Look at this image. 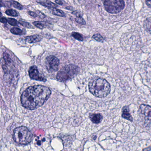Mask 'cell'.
<instances>
[{
	"label": "cell",
	"instance_id": "6da1fadb",
	"mask_svg": "<svg viewBox=\"0 0 151 151\" xmlns=\"http://www.w3.org/2000/svg\"><path fill=\"white\" fill-rule=\"evenodd\" d=\"M49 88L42 85H35L27 88L22 93V105L28 110H33L41 106L51 95Z\"/></svg>",
	"mask_w": 151,
	"mask_h": 151
},
{
	"label": "cell",
	"instance_id": "7a4b0ae2",
	"mask_svg": "<svg viewBox=\"0 0 151 151\" xmlns=\"http://www.w3.org/2000/svg\"><path fill=\"white\" fill-rule=\"evenodd\" d=\"M90 92L96 97L104 98L110 94L111 85L103 78H95L91 80L88 84Z\"/></svg>",
	"mask_w": 151,
	"mask_h": 151
},
{
	"label": "cell",
	"instance_id": "3957f363",
	"mask_svg": "<svg viewBox=\"0 0 151 151\" xmlns=\"http://www.w3.org/2000/svg\"><path fill=\"white\" fill-rule=\"evenodd\" d=\"M13 133V139L17 143L22 144H28L32 140V134L25 127H19L14 130Z\"/></svg>",
	"mask_w": 151,
	"mask_h": 151
},
{
	"label": "cell",
	"instance_id": "277c9868",
	"mask_svg": "<svg viewBox=\"0 0 151 151\" xmlns=\"http://www.w3.org/2000/svg\"><path fill=\"white\" fill-rule=\"evenodd\" d=\"M79 71V67L77 66L74 64L67 65L58 73L57 79L61 82H66L74 78Z\"/></svg>",
	"mask_w": 151,
	"mask_h": 151
},
{
	"label": "cell",
	"instance_id": "5b68a950",
	"mask_svg": "<svg viewBox=\"0 0 151 151\" xmlns=\"http://www.w3.org/2000/svg\"><path fill=\"white\" fill-rule=\"evenodd\" d=\"M104 4L106 10L111 14L119 13L125 6V2L122 0L105 1Z\"/></svg>",
	"mask_w": 151,
	"mask_h": 151
},
{
	"label": "cell",
	"instance_id": "8992f818",
	"mask_svg": "<svg viewBox=\"0 0 151 151\" xmlns=\"http://www.w3.org/2000/svg\"><path fill=\"white\" fill-rule=\"evenodd\" d=\"M139 115L142 120L145 127L151 129V106L146 104H142L139 107Z\"/></svg>",
	"mask_w": 151,
	"mask_h": 151
},
{
	"label": "cell",
	"instance_id": "52a82bcc",
	"mask_svg": "<svg viewBox=\"0 0 151 151\" xmlns=\"http://www.w3.org/2000/svg\"><path fill=\"white\" fill-rule=\"evenodd\" d=\"M59 64V59L55 56H49L46 58L45 64L47 70L49 72H57L58 70Z\"/></svg>",
	"mask_w": 151,
	"mask_h": 151
},
{
	"label": "cell",
	"instance_id": "ba28073f",
	"mask_svg": "<svg viewBox=\"0 0 151 151\" xmlns=\"http://www.w3.org/2000/svg\"><path fill=\"white\" fill-rule=\"evenodd\" d=\"M28 73L29 76L32 79L43 82L47 81V79L45 76L40 73L38 68L35 66H31L29 69Z\"/></svg>",
	"mask_w": 151,
	"mask_h": 151
},
{
	"label": "cell",
	"instance_id": "9c48e42d",
	"mask_svg": "<svg viewBox=\"0 0 151 151\" xmlns=\"http://www.w3.org/2000/svg\"><path fill=\"white\" fill-rule=\"evenodd\" d=\"M130 111H129V107L128 106H124L122 109V117L125 119L127 120L130 122H133V118L130 114Z\"/></svg>",
	"mask_w": 151,
	"mask_h": 151
},
{
	"label": "cell",
	"instance_id": "30bf717a",
	"mask_svg": "<svg viewBox=\"0 0 151 151\" xmlns=\"http://www.w3.org/2000/svg\"><path fill=\"white\" fill-rule=\"evenodd\" d=\"M90 119L93 123L95 124H99L103 120V116L100 113H93L90 114Z\"/></svg>",
	"mask_w": 151,
	"mask_h": 151
},
{
	"label": "cell",
	"instance_id": "8fae6325",
	"mask_svg": "<svg viewBox=\"0 0 151 151\" xmlns=\"http://www.w3.org/2000/svg\"><path fill=\"white\" fill-rule=\"evenodd\" d=\"M42 40L41 37L38 35L27 36L25 38V40L28 43H36L39 42Z\"/></svg>",
	"mask_w": 151,
	"mask_h": 151
},
{
	"label": "cell",
	"instance_id": "7c38bea8",
	"mask_svg": "<svg viewBox=\"0 0 151 151\" xmlns=\"http://www.w3.org/2000/svg\"><path fill=\"white\" fill-rule=\"evenodd\" d=\"M143 26L146 32L151 34V17L147 18L144 21Z\"/></svg>",
	"mask_w": 151,
	"mask_h": 151
},
{
	"label": "cell",
	"instance_id": "4fadbf2b",
	"mask_svg": "<svg viewBox=\"0 0 151 151\" xmlns=\"http://www.w3.org/2000/svg\"><path fill=\"white\" fill-rule=\"evenodd\" d=\"M38 3L45 6V7H47V8H54V9H56L57 7H58V5L56 4H54V3L48 1H38Z\"/></svg>",
	"mask_w": 151,
	"mask_h": 151
},
{
	"label": "cell",
	"instance_id": "5bb4252c",
	"mask_svg": "<svg viewBox=\"0 0 151 151\" xmlns=\"http://www.w3.org/2000/svg\"><path fill=\"white\" fill-rule=\"evenodd\" d=\"M52 13H53V15L59 16V17H65V13L63 11L59 9H54L53 10V11H52Z\"/></svg>",
	"mask_w": 151,
	"mask_h": 151
},
{
	"label": "cell",
	"instance_id": "9a60e30c",
	"mask_svg": "<svg viewBox=\"0 0 151 151\" xmlns=\"http://www.w3.org/2000/svg\"><path fill=\"white\" fill-rule=\"evenodd\" d=\"M5 13L9 16H12V17H17L19 16L18 12H17L16 10L13 9L7 10L5 12Z\"/></svg>",
	"mask_w": 151,
	"mask_h": 151
},
{
	"label": "cell",
	"instance_id": "2e32d148",
	"mask_svg": "<svg viewBox=\"0 0 151 151\" xmlns=\"http://www.w3.org/2000/svg\"><path fill=\"white\" fill-rule=\"evenodd\" d=\"M10 31L12 34L16 35H21L23 33V31L17 27H13L11 29Z\"/></svg>",
	"mask_w": 151,
	"mask_h": 151
},
{
	"label": "cell",
	"instance_id": "e0dca14e",
	"mask_svg": "<svg viewBox=\"0 0 151 151\" xmlns=\"http://www.w3.org/2000/svg\"><path fill=\"white\" fill-rule=\"evenodd\" d=\"M72 35L73 38H75V39L81 41H83V38L82 35L79 33H76V32H73L72 33Z\"/></svg>",
	"mask_w": 151,
	"mask_h": 151
},
{
	"label": "cell",
	"instance_id": "ac0fdd59",
	"mask_svg": "<svg viewBox=\"0 0 151 151\" xmlns=\"http://www.w3.org/2000/svg\"><path fill=\"white\" fill-rule=\"evenodd\" d=\"M11 4L12 5L15 7L16 9H18L19 10H22L23 9V6L21 5V4L18 2L16 1H11Z\"/></svg>",
	"mask_w": 151,
	"mask_h": 151
},
{
	"label": "cell",
	"instance_id": "d6986e66",
	"mask_svg": "<svg viewBox=\"0 0 151 151\" xmlns=\"http://www.w3.org/2000/svg\"><path fill=\"white\" fill-rule=\"evenodd\" d=\"M7 21L11 25L14 26H19L17 21L15 19L9 18L7 19Z\"/></svg>",
	"mask_w": 151,
	"mask_h": 151
},
{
	"label": "cell",
	"instance_id": "ffe728a7",
	"mask_svg": "<svg viewBox=\"0 0 151 151\" xmlns=\"http://www.w3.org/2000/svg\"><path fill=\"white\" fill-rule=\"evenodd\" d=\"M33 24L36 27L40 28V29H43L46 27V25L44 23L40 22V21H35V22H34Z\"/></svg>",
	"mask_w": 151,
	"mask_h": 151
},
{
	"label": "cell",
	"instance_id": "44dd1931",
	"mask_svg": "<svg viewBox=\"0 0 151 151\" xmlns=\"http://www.w3.org/2000/svg\"><path fill=\"white\" fill-rule=\"evenodd\" d=\"M92 38L99 42H103L104 41V38L99 34H96L92 36Z\"/></svg>",
	"mask_w": 151,
	"mask_h": 151
},
{
	"label": "cell",
	"instance_id": "7402d4cb",
	"mask_svg": "<svg viewBox=\"0 0 151 151\" xmlns=\"http://www.w3.org/2000/svg\"><path fill=\"white\" fill-rule=\"evenodd\" d=\"M76 18L75 20L78 24H81V25H85L86 22L83 19L81 15H80L79 16H76Z\"/></svg>",
	"mask_w": 151,
	"mask_h": 151
},
{
	"label": "cell",
	"instance_id": "603a6c76",
	"mask_svg": "<svg viewBox=\"0 0 151 151\" xmlns=\"http://www.w3.org/2000/svg\"><path fill=\"white\" fill-rule=\"evenodd\" d=\"M19 23L24 27L28 28H34L33 26H32L31 24H29L28 22H25V21H22V20H19Z\"/></svg>",
	"mask_w": 151,
	"mask_h": 151
},
{
	"label": "cell",
	"instance_id": "cb8c5ba5",
	"mask_svg": "<svg viewBox=\"0 0 151 151\" xmlns=\"http://www.w3.org/2000/svg\"><path fill=\"white\" fill-rule=\"evenodd\" d=\"M28 13H29L30 16L33 17H39V16H38L37 13H36V12H34L29 11L28 12Z\"/></svg>",
	"mask_w": 151,
	"mask_h": 151
},
{
	"label": "cell",
	"instance_id": "d4e9b609",
	"mask_svg": "<svg viewBox=\"0 0 151 151\" xmlns=\"http://www.w3.org/2000/svg\"><path fill=\"white\" fill-rule=\"evenodd\" d=\"M0 22L1 23H3V24H6L8 21H7V20L5 17H2L0 18Z\"/></svg>",
	"mask_w": 151,
	"mask_h": 151
},
{
	"label": "cell",
	"instance_id": "484cf974",
	"mask_svg": "<svg viewBox=\"0 0 151 151\" xmlns=\"http://www.w3.org/2000/svg\"><path fill=\"white\" fill-rule=\"evenodd\" d=\"M146 5L149 7L151 8V1H145Z\"/></svg>",
	"mask_w": 151,
	"mask_h": 151
},
{
	"label": "cell",
	"instance_id": "4316f807",
	"mask_svg": "<svg viewBox=\"0 0 151 151\" xmlns=\"http://www.w3.org/2000/svg\"><path fill=\"white\" fill-rule=\"evenodd\" d=\"M143 151H151V146L145 148L143 150Z\"/></svg>",
	"mask_w": 151,
	"mask_h": 151
},
{
	"label": "cell",
	"instance_id": "83f0119b",
	"mask_svg": "<svg viewBox=\"0 0 151 151\" xmlns=\"http://www.w3.org/2000/svg\"><path fill=\"white\" fill-rule=\"evenodd\" d=\"M55 2L57 3V4H60V5L63 4V2L61 1H55Z\"/></svg>",
	"mask_w": 151,
	"mask_h": 151
},
{
	"label": "cell",
	"instance_id": "f1b7e54d",
	"mask_svg": "<svg viewBox=\"0 0 151 151\" xmlns=\"http://www.w3.org/2000/svg\"><path fill=\"white\" fill-rule=\"evenodd\" d=\"M3 6L2 3L1 1H0V7Z\"/></svg>",
	"mask_w": 151,
	"mask_h": 151
},
{
	"label": "cell",
	"instance_id": "f546056e",
	"mask_svg": "<svg viewBox=\"0 0 151 151\" xmlns=\"http://www.w3.org/2000/svg\"><path fill=\"white\" fill-rule=\"evenodd\" d=\"M2 17V13H1V12H0V17Z\"/></svg>",
	"mask_w": 151,
	"mask_h": 151
}]
</instances>
